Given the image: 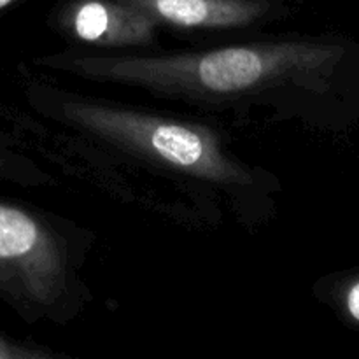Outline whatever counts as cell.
<instances>
[{
  "label": "cell",
  "mask_w": 359,
  "mask_h": 359,
  "mask_svg": "<svg viewBox=\"0 0 359 359\" xmlns=\"http://www.w3.org/2000/svg\"><path fill=\"white\" fill-rule=\"evenodd\" d=\"M25 147L18 121L0 109V181L20 186L51 184V175L27 156Z\"/></svg>",
  "instance_id": "cell-6"
},
{
  "label": "cell",
  "mask_w": 359,
  "mask_h": 359,
  "mask_svg": "<svg viewBox=\"0 0 359 359\" xmlns=\"http://www.w3.org/2000/svg\"><path fill=\"white\" fill-rule=\"evenodd\" d=\"M86 235L37 207L0 200V300L25 321H72L91 300Z\"/></svg>",
  "instance_id": "cell-3"
},
{
  "label": "cell",
  "mask_w": 359,
  "mask_h": 359,
  "mask_svg": "<svg viewBox=\"0 0 359 359\" xmlns=\"http://www.w3.org/2000/svg\"><path fill=\"white\" fill-rule=\"evenodd\" d=\"M349 48L333 39L248 41L181 51L69 48L35 60L39 69L91 83L137 88L205 111L305 116L333 93Z\"/></svg>",
  "instance_id": "cell-1"
},
{
  "label": "cell",
  "mask_w": 359,
  "mask_h": 359,
  "mask_svg": "<svg viewBox=\"0 0 359 359\" xmlns=\"http://www.w3.org/2000/svg\"><path fill=\"white\" fill-rule=\"evenodd\" d=\"M53 28L76 48L97 51H151L158 25L118 0H65L56 7Z\"/></svg>",
  "instance_id": "cell-4"
},
{
  "label": "cell",
  "mask_w": 359,
  "mask_h": 359,
  "mask_svg": "<svg viewBox=\"0 0 359 359\" xmlns=\"http://www.w3.org/2000/svg\"><path fill=\"white\" fill-rule=\"evenodd\" d=\"M25 97L42 118L146 165L184 191L221 198L248 223L276 209L277 179L235 156L221 133L203 123L86 97L42 79H28Z\"/></svg>",
  "instance_id": "cell-2"
},
{
  "label": "cell",
  "mask_w": 359,
  "mask_h": 359,
  "mask_svg": "<svg viewBox=\"0 0 359 359\" xmlns=\"http://www.w3.org/2000/svg\"><path fill=\"white\" fill-rule=\"evenodd\" d=\"M321 291L344 321L359 326V269L332 277Z\"/></svg>",
  "instance_id": "cell-7"
},
{
  "label": "cell",
  "mask_w": 359,
  "mask_h": 359,
  "mask_svg": "<svg viewBox=\"0 0 359 359\" xmlns=\"http://www.w3.org/2000/svg\"><path fill=\"white\" fill-rule=\"evenodd\" d=\"M51 356L53 354L49 351H42L35 346L18 342L0 330V359H41Z\"/></svg>",
  "instance_id": "cell-8"
},
{
  "label": "cell",
  "mask_w": 359,
  "mask_h": 359,
  "mask_svg": "<svg viewBox=\"0 0 359 359\" xmlns=\"http://www.w3.org/2000/svg\"><path fill=\"white\" fill-rule=\"evenodd\" d=\"M158 27L186 32H249L286 14L279 0H118Z\"/></svg>",
  "instance_id": "cell-5"
},
{
  "label": "cell",
  "mask_w": 359,
  "mask_h": 359,
  "mask_svg": "<svg viewBox=\"0 0 359 359\" xmlns=\"http://www.w3.org/2000/svg\"><path fill=\"white\" fill-rule=\"evenodd\" d=\"M16 2H20V0H0V11L6 9V7H9V6H13V4H16Z\"/></svg>",
  "instance_id": "cell-9"
}]
</instances>
